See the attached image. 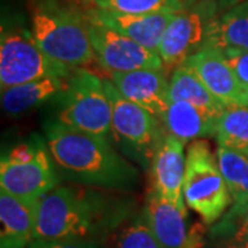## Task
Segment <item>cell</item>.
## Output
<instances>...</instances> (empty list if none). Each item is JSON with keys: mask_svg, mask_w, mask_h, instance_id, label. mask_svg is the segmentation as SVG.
Returning a JSON list of instances; mask_svg holds the SVG:
<instances>
[{"mask_svg": "<svg viewBox=\"0 0 248 248\" xmlns=\"http://www.w3.org/2000/svg\"><path fill=\"white\" fill-rule=\"evenodd\" d=\"M46 145L58 174L73 184L128 190L137 185L138 170L104 137L66 128L55 120L45 127Z\"/></svg>", "mask_w": 248, "mask_h": 248, "instance_id": "1", "label": "cell"}, {"mask_svg": "<svg viewBox=\"0 0 248 248\" xmlns=\"http://www.w3.org/2000/svg\"><path fill=\"white\" fill-rule=\"evenodd\" d=\"M123 217L120 204L95 189L58 185L35 203L33 240L97 239Z\"/></svg>", "mask_w": 248, "mask_h": 248, "instance_id": "2", "label": "cell"}, {"mask_svg": "<svg viewBox=\"0 0 248 248\" xmlns=\"http://www.w3.org/2000/svg\"><path fill=\"white\" fill-rule=\"evenodd\" d=\"M31 14L32 36L54 61L79 69L95 60L86 16L58 0H32Z\"/></svg>", "mask_w": 248, "mask_h": 248, "instance_id": "3", "label": "cell"}, {"mask_svg": "<svg viewBox=\"0 0 248 248\" xmlns=\"http://www.w3.org/2000/svg\"><path fill=\"white\" fill-rule=\"evenodd\" d=\"M58 98L61 104L55 115L57 123L104 138L112 134V104L99 76L84 68L75 69Z\"/></svg>", "mask_w": 248, "mask_h": 248, "instance_id": "4", "label": "cell"}, {"mask_svg": "<svg viewBox=\"0 0 248 248\" xmlns=\"http://www.w3.org/2000/svg\"><path fill=\"white\" fill-rule=\"evenodd\" d=\"M184 197L186 205L207 225L219 221L232 205L231 192L218 157L203 140L192 142L186 152Z\"/></svg>", "mask_w": 248, "mask_h": 248, "instance_id": "5", "label": "cell"}, {"mask_svg": "<svg viewBox=\"0 0 248 248\" xmlns=\"http://www.w3.org/2000/svg\"><path fill=\"white\" fill-rule=\"evenodd\" d=\"M104 83L112 104V135L115 141L124 153L146 167L167 134L164 124L146 109L124 98L110 80L104 79Z\"/></svg>", "mask_w": 248, "mask_h": 248, "instance_id": "6", "label": "cell"}, {"mask_svg": "<svg viewBox=\"0 0 248 248\" xmlns=\"http://www.w3.org/2000/svg\"><path fill=\"white\" fill-rule=\"evenodd\" d=\"M73 68L54 61L37 46L32 32L3 28L0 37V89L50 76L69 78Z\"/></svg>", "mask_w": 248, "mask_h": 248, "instance_id": "7", "label": "cell"}, {"mask_svg": "<svg viewBox=\"0 0 248 248\" xmlns=\"http://www.w3.org/2000/svg\"><path fill=\"white\" fill-rule=\"evenodd\" d=\"M47 145L24 143L10 151L0 161V189L29 204L60 184V175Z\"/></svg>", "mask_w": 248, "mask_h": 248, "instance_id": "8", "label": "cell"}, {"mask_svg": "<svg viewBox=\"0 0 248 248\" xmlns=\"http://www.w3.org/2000/svg\"><path fill=\"white\" fill-rule=\"evenodd\" d=\"M218 11V0H190L174 16L157 51L164 72H172L207 45Z\"/></svg>", "mask_w": 248, "mask_h": 248, "instance_id": "9", "label": "cell"}, {"mask_svg": "<svg viewBox=\"0 0 248 248\" xmlns=\"http://www.w3.org/2000/svg\"><path fill=\"white\" fill-rule=\"evenodd\" d=\"M90 40L95 61L108 73L131 72L138 69L164 71L159 53L152 51L133 39L107 27L87 11Z\"/></svg>", "mask_w": 248, "mask_h": 248, "instance_id": "10", "label": "cell"}, {"mask_svg": "<svg viewBox=\"0 0 248 248\" xmlns=\"http://www.w3.org/2000/svg\"><path fill=\"white\" fill-rule=\"evenodd\" d=\"M185 63L223 105L247 107V91L241 87L222 50L204 46Z\"/></svg>", "mask_w": 248, "mask_h": 248, "instance_id": "11", "label": "cell"}, {"mask_svg": "<svg viewBox=\"0 0 248 248\" xmlns=\"http://www.w3.org/2000/svg\"><path fill=\"white\" fill-rule=\"evenodd\" d=\"M124 98L140 105L157 119H163L170 105V80L164 71L138 69L131 72L108 73Z\"/></svg>", "mask_w": 248, "mask_h": 248, "instance_id": "12", "label": "cell"}, {"mask_svg": "<svg viewBox=\"0 0 248 248\" xmlns=\"http://www.w3.org/2000/svg\"><path fill=\"white\" fill-rule=\"evenodd\" d=\"M185 164V143L167 133L152 157V190L181 208H186L184 197Z\"/></svg>", "mask_w": 248, "mask_h": 248, "instance_id": "13", "label": "cell"}, {"mask_svg": "<svg viewBox=\"0 0 248 248\" xmlns=\"http://www.w3.org/2000/svg\"><path fill=\"white\" fill-rule=\"evenodd\" d=\"M89 13L107 27L133 39L152 51H159L163 36L171 19L177 13H153V14H119L110 11L90 9Z\"/></svg>", "mask_w": 248, "mask_h": 248, "instance_id": "14", "label": "cell"}, {"mask_svg": "<svg viewBox=\"0 0 248 248\" xmlns=\"http://www.w3.org/2000/svg\"><path fill=\"white\" fill-rule=\"evenodd\" d=\"M143 218L163 248H185L187 243V211L152 190L148 195Z\"/></svg>", "mask_w": 248, "mask_h": 248, "instance_id": "15", "label": "cell"}, {"mask_svg": "<svg viewBox=\"0 0 248 248\" xmlns=\"http://www.w3.org/2000/svg\"><path fill=\"white\" fill-rule=\"evenodd\" d=\"M0 222L1 248H28L33 241L35 204L0 189Z\"/></svg>", "mask_w": 248, "mask_h": 248, "instance_id": "16", "label": "cell"}, {"mask_svg": "<svg viewBox=\"0 0 248 248\" xmlns=\"http://www.w3.org/2000/svg\"><path fill=\"white\" fill-rule=\"evenodd\" d=\"M217 157L232 196L229 213L225 215L219 231L228 226H237L248 213V157L239 152L218 146Z\"/></svg>", "mask_w": 248, "mask_h": 248, "instance_id": "17", "label": "cell"}, {"mask_svg": "<svg viewBox=\"0 0 248 248\" xmlns=\"http://www.w3.org/2000/svg\"><path fill=\"white\" fill-rule=\"evenodd\" d=\"M69 78L50 76L1 90V107L10 116L24 115L66 90Z\"/></svg>", "mask_w": 248, "mask_h": 248, "instance_id": "18", "label": "cell"}, {"mask_svg": "<svg viewBox=\"0 0 248 248\" xmlns=\"http://www.w3.org/2000/svg\"><path fill=\"white\" fill-rule=\"evenodd\" d=\"M217 120L203 109L185 101H171L161 122L166 131L184 143L199 138L215 137Z\"/></svg>", "mask_w": 248, "mask_h": 248, "instance_id": "19", "label": "cell"}, {"mask_svg": "<svg viewBox=\"0 0 248 248\" xmlns=\"http://www.w3.org/2000/svg\"><path fill=\"white\" fill-rule=\"evenodd\" d=\"M170 101H185L203 109L208 115L218 119L226 109L218 98L205 87L200 78L186 63L172 71L170 79Z\"/></svg>", "mask_w": 248, "mask_h": 248, "instance_id": "20", "label": "cell"}, {"mask_svg": "<svg viewBox=\"0 0 248 248\" xmlns=\"http://www.w3.org/2000/svg\"><path fill=\"white\" fill-rule=\"evenodd\" d=\"M205 46L222 51H248V0H241L217 17Z\"/></svg>", "mask_w": 248, "mask_h": 248, "instance_id": "21", "label": "cell"}, {"mask_svg": "<svg viewBox=\"0 0 248 248\" xmlns=\"http://www.w3.org/2000/svg\"><path fill=\"white\" fill-rule=\"evenodd\" d=\"M218 146L239 152L248 157V107L229 105L217 120Z\"/></svg>", "mask_w": 248, "mask_h": 248, "instance_id": "22", "label": "cell"}, {"mask_svg": "<svg viewBox=\"0 0 248 248\" xmlns=\"http://www.w3.org/2000/svg\"><path fill=\"white\" fill-rule=\"evenodd\" d=\"M91 9L119 14L178 13L185 7L184 0H84Z\"/></svg>", "mask_w": 248, "mask_h": 248, "instance_id": "23", "label": "cell"}, {"mask_svg": "<svg viewBox=\"0 0 248 248\" xmlns=\"http://www.w3.org/2000/svg\"><path fill=\"white\" fill-rule=\"evenodd\" d=\"M116 248H163L152 233L143 215L135 218L120 231Z\"/></svg>", "mask_w": 248, "mask_h": 248, "instance_id": "24", "label": "cell"}, {"mask_svg": "<svg viewBox=\"0 0 248 248\" xmlns=\"http://www.w3.org/2000/svg\"><path fill=\"white\" fill-rule=\"evenodd\" d=\"M28 248H107L99 240H33Z\"/></svg>", "mask_w": 248, "mask_h": 248, "instance_id": "25", "label": "cell"}, {"mask_svg": "<svg viewBox=\"0 0 248 248\" xmlns=\"http://www.w3.org/2000/svg\"><path fill=\"white\" fill-rule=\"evenodd\" d=\"M229 62L232 71L241 84V87L248 90V51H237V50H226L222 51Z\"/></svg>", "mask_w": 248, "mask_h": 248, "instance_id": "26", "label": "cell"}, {"mask_svg": "<svg viewBox=\"0 0 248 248\" xmlns=\"http://www.w3.org/2000/svg\"><path fill=\"white\" fill-rule=\"evenodd\" d=\"M232 239H236V240L248 239V213L247 215L240 221V225L236 228V231H234V233H233Z\"/></svg>", "mask_w": 248, "mask_h": 248, "instance_id": "27", "label": "cell"}, {"mask_svg": "<svg viewBox=\"0 0 248 248\" xmlns=\"http://www.w3.org/2000/svg\"><path fill=\"white\" fill-rule=\"evenodd\" d=\"M221 248H248V239L246 240L229 239Z\"/></svg>", "mask_w": 248, "mask_h": 248, "instance_id": "28", "label": "cell"}, {"mask_svg": "<svg viewBox=\"0 0 248 248\" xmlns=\"http://www.w3.org/2000/svg\"><path fill=\"white\" fill-rule=\"evenodd\" d=\"M241 0H218V6H219V10H228L233 7L234 4H237L240 3Z\"/></svg>", "mask_w": 248, "mask_h": 248, "instance_id": "29", "label": "cell"}, {"mask_svg": "<svg viewBox=\"0 0 248 248\" xmlns=\"http://www.w3.org/2000/svg\"><path fill=\"white\" fill-rule=\"evenodd\" d=\"M247 107H248V90H247Z\"/></svg>", "mask_w": 248, "mask_h": 248, "instance_id": "30", "label": "cell"}]
</instances>
